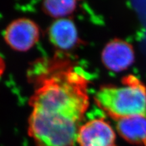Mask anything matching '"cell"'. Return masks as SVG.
Returning <instances> with one entry per match:
<instances>
[{
    "label": "cell",
    "mask_w": 146,
    "mask_h": 146,
    "mask_svg": "<svg viewBox=\"0 0 146 146\" xmlns=\"http://www.w3.org/2000/svg\"><path fill=\"white\" fill-rule=\"evenodd\" d=\"M31 70L29 136L36 146H74L89 106L87 74L58 55L39 61Z\"/></svg>",
    "instance_id": "1"
},
{
    "label": "cell",
    "mask_w": 146,
    "mask_h": 146,
    "mask_svg": "<svg viewBox=\"0 0 146 146\" xmlns=\"http://www.w3.org/2000/svg\"><path fill=\"white\" fill-rule=\"evenodd\" d=\"M49 39L56 48L68 51L74 48L79 42L75 24L69 18L57 19L48 30Z\"/></svg>",
    "instance_id": "6"
},
{
    "label": "cell",
    "mask_w": 146,
    "mask_h": 146,
    "mask_svg": "<svg viewBox=\"0 0 146 146\" xmlns=\"http://www.w3.org/2000/svg\"><path fill=\"white\" fill-rule=\"evenodd\" d=\"M135 60L134 47L125 40L116 38L110 41L102 52V62L108 70L120 72L127 70Z\"/></svg>",
    "instance_id": "5"
},
{
    "label": "cell",
    "mask_w": 146,
    "mask_h": 146,
    "mask_svg": "<svg viewBox=\"0 0 146 146\" xmlns=\"http://www.w3.org/2000/svg\"><path fill=\"white\" fill-rule=\"evenodd\" d=\"M43 10L45 14L53 18L61 19L70 15L77 7L75 1H45L43 2Z\"/></svg>",
    "instance_id": "8"
},
{
    "label": "cell",
    "mask_w": 146,
    "mask_h": 146,
    "mask_svg": "<svg viewBox=\"0 0 146 146\" xmlns=\"http://www.w3.org/2000/svg\"><path fill=\"white\" fill-rule=\"evenodd\" d=\"M116 130L125 141L135 146H146V117L133 116L117 120Z\"/></svg>",
    "instance_id": "7"
},
{
    "label": "cell",
    "mask_w": 146,
    "mask_h": 146,
    "mask_svg": "<svg viewBox=\"0 0 146 146\" xmlns=\"http://www.w3.org/2000/svg\"><path fill=\"white\" fill-rule=\"evenodd\" d=\"M76 143L79 146H116V133L104 118L91 119L81 126Z\"/></svg>",
    "instance_id": "4"
},
{
    "label": "cell",
    "mask_w": 146,
    "mask_h": 146,
    "mask_svg": "<svg viewBox=\"0 0 146 146\" xmlns=\"http://www.w3.org/2000/svg\"><path fill=\"white\" fill-rule=\"evenodd\" d=\"M39 27L32 20L26 18L12 21L3 33L7 44L18 52H27L31 49L39 41Z\"/></svg>",
    "instance_id": "3"
},
{
    "label": "cell",
    "mask_w": 146,
    "mask_h": 146,
    "mask_svg": "<svg viewBox=\"0 0 146 146\" xmlns=\"http://www.w3.org/2000/svg\"><path fill=\"white\" fill-rule=\"evenodd\" d=\"M121 83L100 87L94 96L98 106L116 120L133 116L146 117V85L133 74L123 77Z\"/></svg>",
    "instance_id": "2"
},
{
    "label": "cell",
    "mask_w": 146,
    "mask_h": 146,
    "mask_svg": "<svg viewBox=\"0 0 146 146\" xmlns=\"http://www.w3.org/2000/svg\"><path fill=\"white\" fill-rule=\"evenodd\" d=\"M5 68V63L3 58L0 55V76L3 74Z\"/></svg>",
    "instance_id": "9"
}]
</instances>
